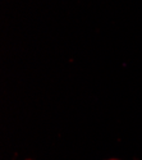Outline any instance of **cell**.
I'll list each match as a JSON object with an SVG mask.
<instances>
[{"instance_id": "obj_1", "label": "cell", "mask_w": 142, "mask_h": 160, "mask_svg": "<svg viewBox=\"0 0 142 160\" xmlns=\"http://www.w3.org/2000/svg\"><path fill=\"white\" fill-rule=\"evenodd\" d=\"M109 160H118V159H109Z\"/></svg>"}]
</instances>
